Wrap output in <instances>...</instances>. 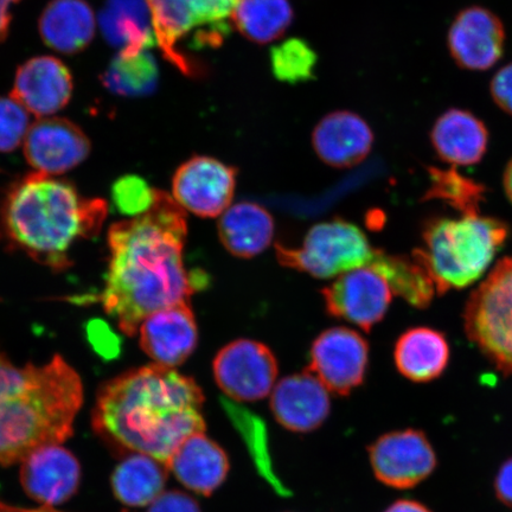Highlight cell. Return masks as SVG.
<instances>
[{"mask_svg": "<svg viewBox=\"0 0 512 512\" xmlns=\"http://www.w3.org/2000/svg\"><path fill=\"white\" fill-rule=\"evenodd\" d=\"M187 235L184 209L162 190L146 214L108 230L110 262L100 302L125 335L136 336L153 313L189 303L197 284L184 265Z\"/></svg>", "mask_w": 512, "mask_h": 512, "instance_id": "1", "label": "cell"}, {"mask_svg": "<svg viewBox=\"0 0 512 512\" xmlns=\"http://www.w3.org/2000/svg\"><path fill=\"white\" fill-rule=\"evenodd\" d=\"M203 402L195 380L152 363L100 388L93 427L118 450L145 454L168 467L185 441L206 431Z\"/></svg>", "mask_w": 512, "mask_h": 512, "instance_id": "2", "label": "cell"}, {"mask_svg": "<svg viewBox=\"0 0 512 512\" xmlns=\"http://www.w3.org/2000/svg\"><path fill=\"white\" fill-rule=\"evenodd\" d=\"M104 200H88L62 179L32 174L8 191L0 209V233L10 248L54 271L72 266L70 251L100 233Z\"/></svg>", "mask_w": 512, "mask_h": 512, "instance_id": "3", "label": "cell"}, {"mask_svg": "<svg viewBox=\"0 0 512 512\" xmlns=\"http://www.w3.org/2000/svg\"><path fill=\"white\" fill-rule=\"evenodd\" d=\"M83 402L81 377L60 355L15 366L0 350V464L21 463L38 447L72 437Z\"/></svg>", "mask_w": 512, "mask_h": 512, "instance_id": "4", "label": "cell"}, {"mask_svg": "<svg viewBox=\"0 0 512 512\" xmlns=\"http://www.w3.org/2000/svg\"><path fill=\"white\" fill-rule=\"evenodd\" d=\"M509 233L504 221L480 214L428 221L422 233L426 248L419 251L438 294L462 290L482 278Z\"/></svg>", "mask_w": 512, "mask_h": 512, "instance_id": "5", "label": "cell"}, {"mask_svg": "<svg viewBox=\"0 0 512 512\" xmlns=\"http://www.w3.org/2000/svg\"><path fill=\"white\" fill-rule=\"evenodd\" d=\"M467 337L505 375H512V256L498 262L467 300Z\"/></svg>", "mask_w": 512, "mask_h": 512, "instance_id": "6", "label": "cell"}, {"mask_svg": "<svg viewBox=\"0 0 512 512\" xmlns=\"http://www.w3.org/2000/svg\"><path fill=\"white\" fill-rule=\"evenodd\" d=\"M275 249L281 265L320 279L368 267L375 255L366 234L355 224L343 220L316 224L299 248L278 243Z\"/></svg>", "mask_w": 512, "mask_h": 512, "instance_id": "7", "label": "cell"}, {"mask_svg": "<svg viewBox=\"0 0 512 512\" xmlns=\"http://www.w3.org/2000/svg\"><path fill=\"white\" fill-rule=\"evenodd\" d=\"M214 377L228 398L235 401H259L273 389L278 377V362L266 345L239 339L216 355Z\"/></svg>", "mask_w": 512, "mask_h": 512, "instance_id": "8", "label": "cell"}, {"mask_svg": "<svg viewBox=\"0 0 512 512\" xmlns=\"http://www.w3.org/2000/svg\"><path fill=\"white\" fill-rule=\"evenodd\" d=\"M309 370L326 389L348 395L366 377L369 348L366 339L347 328L322 332L313 342Z\"/></svg>", "mask_w": 512, "mask_h": 512, "instance_id": "9", "label": "cell"}, {"mask_svg": "<svg viewBox=\"0 0 512 512\" xmlns=\"http://www.w3.org/2000/svg\"><path fill=\"white\" fill-rule=\"evenodd\" d=\"M377 479L395 489H411L430 477L437 456L426 435L416 430L388 433L369 447Z\"/></svg>", "mask_w": 512, "mask_h": 512, "instance_id": "10", "label": "cell"}, {"mask_svg": "<svg viewBox=\"0 0 512 512\" xmlns=\"http://www.w3.org/2000/svg\"><path fill=\"white\" fill-rule=\"evenodd\" d=\"M323 298L330 316L370 331L386 316L393 292L382 275L363 267L339 275L324 288Z\"/></svg>", "mask_w": 512, "mask_h": 512, "instance_id": "11", "label": "cell"}, {"mask_svg": "<svg viewBox=\"0 0 512 512\" xmlns=\"http://www.w3.org/2000/svg\"><path fill=\"white\" fill-rule=\"evenodd\" d=\"M507 32L495 12L473 5L459 12L447 35V46L457 66L486 72L501 61Z\"/></svg>", "mask_w": 512, "mask_h": 512, "instance_id": "12", "label": "cell"}, {"mask_svg": "<svg viewBox=\"0 0 512 512\" xmlns=\"http://www.w3.org/2000/svg\"><path fill=\"white\" fill-rule=\"evenodd\" d=\"M236 172L220 160L195 157L181 165L172 181V197L201 217L221 216L232 204Z\"/></svg>", "mask_w": 512, "mask_h": 512, "instance_id": "13", "label": "cell"}, {"mask_svg": "<svg viewBox=\"0 0 512 512\" xmlns=\"http://www.w3.org/2000/svg\"><path fill=\"white\" fill-rule=\"evenodd\" d=\"M23 147L35 172L54 177L75 169L91 152V143L79 126L54 117L32 124Z\"/></svg>", "mask_w": 512, "mask_h": 512, "instance_id": "14", "label": "cell"}, {"mask_svg": "<svg viewBox=\"0 0 512 512\" xmlns=\"http://www.w3.org/2000/svg\"><path fill=\"white\" fill-rule=\"evenodd\" d=\"M80 480L79 460L59 444L38 447L21 462L23 489L43 507L68 501L78 491Z\"/></svg>", "mask_w": 512, "mask_h": 512, "instance_id": "15", "label": "cell"}, {"mask_svg": "<svg viewBox=\"0 0 512 512\" xmlns=\"http://www.w3.org/2000/svg\"><path fill=\"white\" fill-rule=\"evenodd\" d=\"M140 348L158 366H181L195 351L198 330L189 303L157 311L147 317L138 330Z\"/></svg>", "mask_w": 512, "mask_h": 512, "instance_id": "16", "label": "cell"}, {"mask_svg": "<svg viewBox=\"0 0 512 512\" xmlns=\"http://www.w3.org/2000/svg\"><path fill=\"white\" fill-rule=\"evenodd\" d=\"M72 94L73 78L66 64L53 56H37L18 68L11 96L43 119L62 111Z\"/></svg>", "mask_w": 512, "mask_h": 512, "instance_id": "17", "label": "cell"}, {"mask_svg": "<svg viewBox=\"0 0 512 512\" xmlns=\"http://www.w3.org/2000/svg\"><path fill=\"white\" fill-rule=\"evenodd\" d=\"M271 409L274 418L287 430L311 432L323 425L329 416L328 389L307 370L287 376L273 389Z\"/></svg>", "mask_w": 512, "mask_h": 512, "instance_id": "18", "label": "cell"}, {"mask_svg": "<svg viewBox=\"0 0 512 512\" xmlns=\"http://www.w3.org/2000/svg\"><path fill=\"white\" fill-rule=\"evenodd\" d=\"M312 143L324 163L339 169L351 168L368 157L374 134L360 115L339 111L320 120Z\"/></svg>", "mask_w": 512, "mask_h": 512, "instance_id": "19", "label": "cell"}, {"mask_svg": "<svg viewBox=\"0 0 512 512\" xmlns=\"http://www.w3.org/2000/svg\"><path fill=\"white\" fill-rule=\"evenodd\" d=\"M431 142L438 157L452 168L472 166L482 162L488 152L490 134L477 115L452 108L435 121Z\"/></svg>", "mask_w": 512, "mask_h": 512, "instance_id": "20", "label": "cell"}, {"mask_svg": "<svg viewBox=\"0 0 512 512\" xmlns=\"http://www.w3.org/2000/svg\"><path fill=\"white\" fill-rule=\"evenodd\" d=\"M168 469L185 488L209 496L226 480L229 459L221 446L200 433L178 448Z\"/></svg>", "mask_w": 512, "mask_h": 512, "instance_id": "21", "label": "cell"}, {"mask_svg": "<svg viewBox=\"0 0 512 512\" xmlns=\"http://www.w3.org/2000/svg\"><path fill=\"white\" fill-rule=\"evenodd\" d=\"M96 30V18L85 0H53L40 18V34L48 47L75 54L88 47Z\"/></svg>", "mask_w": 512, "mask_h": 512, "instance_id": "22", "label": "cell"}, {"mask_svg": "<svg viewBox=\"0 0 512 512\" xmlns=\"http://www.w3.org/2000/svg\"><path fill=\"white\" fill-rule=\"evenodd\" d=\"M219 236L230 254L242 259L253 258L271 245L274 236L273 217L259 204H234L221 215Z\"/></svg>", "mask_w": 512, "mask_h": 512, "instance_id": "23", "label": "cell"}, {"mask_svg": "<svg viewBox=\"0 0 512 512\" xmlns=\"http://www.w3.org/2000/svg\"><path fill=\"white\" fill-rule=\"evenodd\" d=\"M396 368L406 379L430 382L444 373L450 361L446 337L430 328H414L403 334L395 345Z\"/></svg>", "mask_w": 512, "mask_h": 512, "instance_id": "24", "label": "cell"}, {"mask_svg": "<svg viewBox=\"0 0 512 512\" xmlns=\"http://www.w3.org/2000/svg\"><path fill=\"white\" fill-rule=\"evenodd\" d=\"M386 279L390 290L418 309H425L438 293L430 268L419 251L411 256L392 255L375 249L368 266Z\"/></svg>", "mask_w": 512, "mask_h": 512, "instance_id": "25", "label": "cell"}, {"mask_svg": "<svg viewBox=\"0 0 512 512\" xmlns=\"http://www.w3.org/2000/svg\"><path fill=\"white\" fill-rule=\"evenodd\" d=\"M99 25L106 41L120 51L149 50L157 44L146 0H106Z\"/></svg>", "mask_w": 512, "mask_h": 512, "instance_id": "26", "label": "cell"}, {"mask_svg": "<svg viewBox=\"0 0 512 512\" xmlns=\"http://www.w3.org/2000/svg\"><path fill=\"white\" fill-rule=\"evenodd\" d=\"M168 472V467L158 460L132 453L113 472L114 496L128 507L151 505L163 494Z\"/></svg>", "mask_w": 512, "mask_h": 512, "instance_id": "27", "label": "cell"}, {"mask_svg": "<svg viewBox=\"0 0 512 512\" xmlns=\"http://www.w3.org/2000/svg\"><path fill=\"white\" fill-rule=\"evenodd\" d=\"M152 17L158 47L164 57L185 75L194 73L195 67L179 50V42L196 29L194 18L184 0H146Z\"/></svg>", "mask_w": 512, "mask_h": 512, "instance_id": "28", "label": "cell"}, {"mask_svg": "<svg viewBox=\"0 0 512 512\" xmlns=\"http://www.w3.org/2000/svg\"><path fill=\"white\" fill-rule=\"evenodd\" d=\"M293 19L288 0H236L232 21L256 43H270L285 34Z\"/></svg>", "mask_w": 512, "mask_h": 512, "instance_id": "29", "label": "cell"}, {"mask_svg": "<svg viewBox=\"0 0 512 512\" xmlns=\"http://www.w3.org/2000/svg\"><path fill=\"white\" fill-rule=\"evenodd\" d=\"M158 66L149 50L119 51L107 68L104 85L121 96L151 94L158 83Z\"/></svg>", "mask_w": 512, "mask_h": 512, "instance_id": "30", "label": "cell"}, {"mask_svg": "<svg viewBox=\"0 0 512 512\" xmlns=\"http://www.w3.org/2000/svg\"><path fill=\"white\" fill-rule=\"evenodd\" d=\"M428 174L431 185L424 197L425 201H443L462 216L479 214L480 204L488 191L484 184L459 174L456 168H430Z\"/></svg>", "mask_w": 512, "mask_h": 512, "instance_id": "31", "label": "cell"}, {"mask_svg": "<svg viewBox=\"0 0 512 512\" xmlns=\"http://www.w3.org/2000/svg\"><path fill=\"white\" fill-rule=\"evenodd\" d=\"M271 61L277 79L297 83L312 78L317 57L306 42L292 38L272 49Z\"/></svg>", "mask_w": 512, "mask_h": 512, "instance_id": "32", "label": "cell"}, {"mask_svg": "<svg viewBox=\"0 0 512 512\" xmlns=\"http://www.w3.org/2000/svg\"><path fill=\"white\" fill-rule=\"evenodd\" d=\"M194 18L198 43L214 44L222 41L229 29L236 0H184Z\"/></svg>", "mask_w": 512, "mask_h": 512, "instance_id": "33", "label": "cell"}, {"mask_svg": "<svg viewBox=\"0 0 512 512\" xmlns=\"http://www.w3.org/2000/svg\"><path fill=\"white\" fill-rule=\"evenodd\" d=\"M157 190L139 176L121 177L113 184L112 201L114 208L128 217L144 215L155 206Z\"/></svg>", "mask_w": 512, "mask_h": 512, "instance_id": "34", "label": "cell"}, {"mask_svg": "<svg viewBox=\"0 0 512 512\" xmlns=\"http://www.w3.org/2000/svg\"><path fill=\"white\" fill-rule=\"evenodd\" d=\"M31 125L30 113L16 99L0 96V153L23 145Z\"/></svg>", "mask_w": 512, "mask_h": 512, "instance_id": "35", "label": "cell"}, {"mask_svg": "<svg viewBox=\"0 0 512 512\" xmlns=\"http://www.w3.org/2000/svg\"><path fill=\"white\" fill-rule=\"evenodd\" d=\"M490 94L496 106L512 117V62L497 70L490 81Z\"/></svg>", "mask_w": 512, "mask_h": 512, "instance_id": "36", "label": "cell"}, {"mask_svg": "<svg viewBox=\"0 0 512 512\" xmlns=\"http://www.w3.org/2000/svg\"><path fill=\"white\" fill-rule=\"evenodd\" d=\"M147 512H201L197 502L181 491L163 492Z\"/></svg>", "mask_w": 512, "mask_h": 512, "instance_id": "37", "label": "cell"}, {"mask_svg": "<svg viewBox=\"0 0 512 512\" xmlns=\"http://www.w3.org/2000/svg\"><path fill=\"white\" fill-rule=\"evenodd\" d=\"M89 341L101 356L113 357L119 351V339L104 322L95 320L88 325Z\"/></svg>", "mask_w": 512, "mask_h": 512, "instance_id": "38", "label": "cell"}, {"mask_svg": "<svg viewBox=\"0 0 512 512\" xmlns=\"http://www.w3.org/2000/svg\"><path fill=\"white\" fill-rule=\"evenodd\" d=\"M494 486L498 501L512 509V458L499 467Z\"/></svg>", "mask_w": 512, "mask_h": 512, "instance_id": "39", "label": "cell"}, {"mask_svg": "<svg viewBox=\"0 0 512 512\" xmlns=\"http://www.w3.org/2000/svg\"><path fill=\"white\" fill-rule=\"evenodd\" d=\"M19 0H0V41L8 35L11 23V8Z\"/></svg>", "mask_w": 512, "mask_h": 512, "instance_id": "40", "label": "cell"}, {"mask_svg": "<svg viewBox=\"0 0 512 512\" xmlns=\"http://www.w3.org/2000/svg\"><path fill=\"white\" fill-rule=\"evenodd\" d=\"M384 512H432L426 508L424 504L419 502L411 501V499H401V501L395 502L393 505Z\"/></svg>", "mask_w": 512, "mask_h": 512, "instance_id": "41", "label": "cell"}, {"mask_svg": "<svg viewBox=\"0 0 512 512\" xmlns=\"http://www.w3.org/2000/svg\"><path fill=\"white\" fill-rule=\"evenodd\" d=\"M0 512H60L51 507L23 508L0 501Z\"/></svg>", "mask_w": 512, "mask_h": 512, "instance_id": "42", "label": "cell"}, {"mask_svg": "<svg viewBox=\"0 0 512 512\" xmlns=\"http://www.w3.org/2000/svg\"><path fill=\"white\" fill-rule=\"evenodd\" d=\"M503 188L505 196L508 197L509 202L512 204V158L504 169Z\"/></svg>", "mask_w": 512, "mask_h": 512, "instance_id": "43", "label": "cell"}]
</instances>
